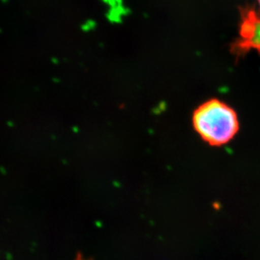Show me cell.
Wrapping results in <instances>:
<instances>
[{
    "mask_svg": "<svg viewBox=\"0 0 260 260\" xmlns=\"http://www.w3.org/2000/svg\"><path fill=\"white\" fill-rule=\"evenodd\" d=\"M193 125L202 140L213 147L229 143L239 129L235 111L218 100L202 104L194 111Z\"/></svg>",
    "mask_w": 260,
    "mask_h": 260,
    "instance_id": "6da1fadb",
    "label": "cell"
},
{
    "mask_svg": "<svg viewBox=\"0 0 260 260\" xmlns=\"http://www.w3.org/2000/svg\"><path fill=\"white\" fill-rule=\"evenodd\" d=\"M258 3H259V5H260V0H258Z\"/></svg>",
    "mask_w": 260,
    "mask_h": 260,
    "instance_id": "3957f363",
    "label": "cell"
},
{
    "mask_svg": "<svg viewBox=\"0 0 260 260\" xmlns=\"http://www.w3.org/2000/svg\"><path fill=\"white\" fill-rule=\"evenodd\" d=\"M241 15L239 37L233 46L234 54L241 56L252 50L260 53V13L246 9Z\"/></svg>",
    "mask_w": 260,
    "mask_h": 260,
    "instance_id": "7a4b0ae2",
    "label": "cell"
}]
</instances>
